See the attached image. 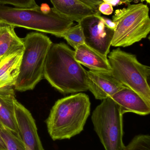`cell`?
<instances>
[{
	"label": "cell",
	"instance_id": "cell-11",
	"mask_svg": "<svg viewBox=\"0 0 150 150\" xmlns=\"http://www.w3.org/2000/svg\"><path fill=\"white\" fill-rule=\"evenodd\" d=\"M111 98L119 106L123 114L132 112L146 115L150 114V103L129 88L120 90Z\"/></svg>",
	"mask_w": 150,
	"mask_h": 150
},
{
	"label": "cell",
	"instance_id": "cell-16",
	"mask_svg": "<svg viewBox=\"0 0 150 150\" xmlns=\"http://www.w3.org/2000/svg\"><path fill=\"white\" fill-rule=\"evenodd\" d=\"M14 25L0 21V59L14 51L24 49L22 39L18 37Z\"/></svg>",
	"mask_w": 150,
	"mask_h": 150
},
{
	"label": "cell",
	"instance_id": "cell-18",
	"mask_svg": "<svg viewBox=\"0 0 150 150\" xmlns=\"http://www.w3.org/2000/svg\"><path fill=\"white\" fill-rule=\"evenodd\" d=\"M2 136L8 150H26L20 136L2 127Z\"/></svg>",
	"mask_w": 150,
	"mask_h": 150
},
{
	"label": "cell",
	"instance_id": "cell-27",
	"mask_svg": "<svg viewBox=\"0 0 150 150\" xmlns=\"http://www.w3.org/2000/svg\"><path fill=\"white\" fill-rule=\"evenodd\" d=\"M146 2H147V3L150 4V0H145Z\"/></svg>",
	"mask_w": 150,
	"mask_h": 150
},
{
	"label": "cell",
	"instance_id": "cell-24",
	"mask_svg": "<svg viewBox=\"0 0 150 150\" xmlns=\"http://www.w3.org/2000/svg\"><path fill=\"white\" fill-rule=\"evenodd\" d=\"M134 0H111L109 4L112 6H116L123 4H130Z\"/></svg>",
	"mask_w": 150,
	"mask_h": 150
},
{
	"label": "cell",
	"instance_id": "cell-22",
	"mask_svg": "<svg viewBox=\"0 0 150 150\" xmlns=\"http://www.w3.org/2000/svg\"><path fill=\"white\" fill-rule=\"evenodd\" d=\"M98 11L100 13L108 16L112 14L113 8L110 4L103 2L99 6Z\"/></svg>",
	"mask_w": 150,
	"mask_h": 150
},
{
	"label": "cell",
	"instance_id": "cell-14",
	"mask_svg": "<svg viewBox=\"0 0 150 150\" xmlns=\"http://www.w3.org/2000/svg\"><path fill=\"white\" fill-rule=\"evenodd\" d=\"M74 51L75 59L90 70L111 71L107 56L100 53L85 44L79 45Z\"/></svg>",
	"mask_w": 150,
	"mask_h": 150
},
{
	"label": "cell",
	"instance_id": "cell-3",
	"mask_svg": "<svg viewBox=\"0 0 150 150\" xmlns=\"http://www.w3.org/2000/svg\"><path fill=\"white\" fill-rule=\"evenodd\" d=\"M0 21L14 25L49 33L61 38L73 26L74 21L50 8L45 10L39 6L28 8H13L0 3Z\"/></svg>",
	"mask_w": 150,
	"mask_h": 150
},
{
	"label": "cell",
	"instance_id": "cell-8",
	"mask_svg": "<svg viewBox=\"0 0 150 150\" xmlns=\"http://www.w3.org/2000/svg\"><path fill=\"white\" fill-rule=\"evenodd\" d=\"M78 23L82 29L85 45L107 56L114 30L107 27L95 15L85 18Z\"/></svg>",
	"mask_w": 150,
	"mask_h": 150
},
{
	"label": "cell",
	"instance_id": "cell-5",
	"mask_svg": "<svg viewBox=\"0 0 150 150\" xmlns=\"http://www.w3.org/2000/svg\"><path fill=\"white\" fill-rule=\"evenodd\" d=\"M149 8L142 3L118 9L112 16L116 24L112 46L127 47L147 38L150 31Z\"/></svg>",
	"mask_w": 150,
	"mask_h": 150
},
{
	"label": "cell",
	"instance_id": "cell-9",
	"mask_svg": "<svg viewBox=\"0 0 150 150\" xmlns=\"http://www.w3.org/2000/svg\"><path fill=\"white\" fill-rule=\"evenodd\" d=\"M15 107L19 136L26 150H44L38 134L35 120L30 111L16 100Z\"/></svg>",
	"mask_w": 150,
	"mask_h": 150
},
{
	"label": "cell",
	"instance_id": "cell-23",
	"mask_svg": "<svg viewBox=\"0 0 150 150\" xmlns=\"http://www.w3.org/2000/svg\"><path fill=\"white\" fill-rule=\"evenodd\" d=\"M95 16L101 20L107 27L114 31L115 27H116V24L112 20L107 18L106 17L102 16H101V14L96 15Z\"/></svg>",
	"mask_w": 150,
	"mask_h": 150
},
{
	"label": "cell",
	"instance_id": "cell-25",
	"mask_svg": "<svg viewBox=\"0 0 150 150\" xmlns=\"http://www.w3.org/2000/svg\"><path fill=\"white\" fill-rule=\"evenodd\" d=\"M3 126L0 124V150H8L4 140L2 136V128Z\"/></svg>",
	"mask_w": 150,
	"mask_h": 150
},
{
	"label": "cell",
	"instance_id": "cell-7",
	"mask_svg": "<svg viewBox=\"0 0 150 150\" xmlns=\"http://www.w3.org/2000/svg\"><path fill=\"white\" fill-rule=\"evenodd\" d=\"M123 114L111 98L103 100L93 111L94 131L105 150H123Z\"/></svg>",
	"mask_w": 150,
	"mask_h": 150
},
{
	"label": "cell",
	"instance_id": "cell-26",
	"mask_svg": "<svg viewBox=\"0 0 150 150\" xmlns=\"http://www.w3.org/2000/svg\"><path fill=\"white\" fill-rule=\"evenodd\" d=\"M111 0H103V1L104 2L107 3H109Z\"/></svg>",
	"mask_w": 150,
	"mask_h": 150
},
{
	"label": "cell",
	"instance_id": "cell-13",
	"mask_svg": "<svg viewBox=\"0 0 150 150\" xmlns=\"http://www.w3.org/2000/svg\"><path fill=\"white\" fill-rule=\"evenodd\" d=\"M24 49L10 53L0 59V89L15 86L20 71Z\"/></svg>",
	"mask_w": 150,
	"mask_h": 150
},
{
	"label": "cell",
	"instance_id": "cell-12",
	"mask_svg": "<svg viewBox=\"0 0 150 150\" xmlns=\"http://www.w3.org/2000/svg\"><path fill=\"white\" fill-rule=\"evenodd\" d=\"M16 100L13 87L0 89V124L19 136L15 114Z\"/></svg>",
	"mask_w": 150,
	"mask_h": 150
},
{
	"label": "cell",
	"instance_id": "cell-21",
	"mask_svg": "<svg viewBox=\"0 0 150 150\" xmlns=\"http://www.w3.org/2000/svg\"><path fill=\"white\" fill-rule=\"evenodd\" d=\"M83 4L91 8L97 12H100L98 11L99 5L103 2V0H78Z\"/></svg>",
	"mask_w": 150,
	"mask_h": 150
},
{
	"label": "cell",
	"instance_id": "cell-20",
	"mask_svg": "<svg viewBox=\"0 0 150 150\" xmlns=\"http://www.w3.org/2000/svg\"><path fill=\"white\" fill-rule=\"evenodd\" d=\"M2 4H11L16 8H28L38 6L35 0H0Z\"/></svg>",
	"mask_w": 150,
	"mask_h": 150
},
{
	"label": "cell",
	"instance_id": "cell-1",
	"mask_svg": "<svg viewBox=\"0 0 150 150\" xmlns=\"http://www.w3.org/2000/svg\"><path fill=\"white\" fill-rule=\"evenodd\" d=\"M44 77L63 94L89 90L86 70L75 59V51L64 43L51 45L46 59Z\"/></svg>",
	"mask_w": 150,
	"mask_h": 150
},
{
	"label": "cell",
	"instance_id": "cell-17",
	"mask_svg": "<svg viewBox=\"0 0 150 150\" xmlns=\"http://www.w3.org/2000/svg\"><path fill=\"white\" fill-rule=\"evenodd\" d=\"M61 38L66 40L68 44L74 49L85 44L82 29L79 23L68 28L63 33Z\"/></svg>",
	"mask_w": 150,
	"mask_h": 150
},
{
	"label": "cell",
	"instance_id": "cell-10",
	"mask_svg": "<svg viewBox=\"0 0 150 150\" xmlns=\"http://www.w3.org/2000/svg\"><path fill=\"white\" fill-rule=\"evenodd\" d=\"M86 78L88 90L97 100L111 98L119 91L127 88L115 79L110 72L90 70L86 71Z\"/></svg>",
	"mask_w": 150,
	"mask_h": 150
},
{
	"label": "cell",
	"instance_id": "cell-4",
	"mask_svg": "<svg viewBox=\"0 0 150 150\" xmlns=\"http://www.w3.org/2000/svg\"><path fill=\"white\" fill-rule=\"evenodd\" d=\"M22 40L24 49L14 86L20 92L33 90L44 77L46 59L53 44L48 37L39 33H28Z\"/></svg>",
	"mask_w": 150,
	"mask_h": 150
},
{
	"label": "cell",
	"instance_id": "cell-15",
	"mask_svg": "<svg viewBox=\"0 0 150 150\" xmlns=\"http://www.w3.org/2000/svg\"><path fill=\"white\" fill-rule=\"evenodd\" d=\"M53 8L59 13L73 21L79 23L89 16L101 14L78 0H50Z\"/></svg>",
	"mask_w": 150,
	"mask_h": 150
},
{
	"label": "cell",
	"instance_id": "cell-2",
	"mask_svg": "<svg viewBox=\"0 0 150 150\" xmlns=\"http://www.w3.org/2000/svg\"><path fill=\"white\" fill-rule=\"evenodd\" d=\"M88 95L83 93L58 100L46 120L48 131L53 141L70 139L80 134L90 113Z\"/></svg>",
	"mask_w": 150,
	"mask_h": 150
},
{
	"label": "cell",
	"instance_id": "cell-6",
	"mask_svg": "<svg viewBox=\"0 0 150 150\" xmlns=\"http://www.w3.org/2000/svg\"><path fill=\"white\" fill-rule=\"evenodd\" d=\"M107 59L114 78L150 103V67L141 63L134 54L119 47L109 53Z\"/></svg>",
	"mask_w": 150,
	"mask_h": 150
},
{
	"label": "cell",
	"instance_id": "cell-19",
	"mask_svg": "<svg viewBox=\"0 0 150 150\" xmlns=\"http://www.w3.org/2000/svg\"><path fill=\"white\" fill-rule=\"evenodd\" d=\"M123 150H150V136L149 134L136 136Z\"/></svg>",
	"mask_w": 150,
	"mask_h": 150
}]
</instances>
